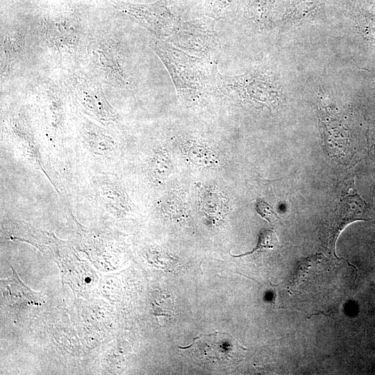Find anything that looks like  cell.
<instances>
[{
    "label": "cell",
    "mask_w": 375,
    "mask_h": 375,
    "mask_svg": "<svg viewBox=\"0 0 375 375\" xmlns=\"http://www.w3.org/2000/svg\"><path fill=\"white\" fill-rule=\"evenodd\" d=\"M117 132V128L101 126L75 110L72 144L74 175L83 172H116L121 151Z\"/></svg>",
    "instance_id": "cell-1"
},
{
    "label": "cell",
    "mask_w": 375,
    "mask_h": 375,
    "mask_svg": "<svg viewBox=\"0 0 375 375\" xmlns=\"http://www.w3.org/2000/svg\"><path fill=\"white\" fill-rule=\"evenodd\" d=\"M149 45L166 67L181 100L194 101L215 90L219 73L215 64L156 38H151Z\"/></svg>",
    "instance_id": "cell-2"
},
{
    "label": "cell",
    "mask_w": 375,
    "mask_h": 375,
    "mask_svg": "<svg viewBox=\"0 0 375 375\" xmlns=\"http://www.w3.org/2000/svg\"><path fill=\"white\" fill-rule=\"evenodd\" d=\"M65 85L76 111L101 126L117 128L119 115L107 100L100 81L91 73L72 72L67 77Z\"/></svg>",
    "instance_id": "cell-3"
},
{
    "label": "cell",
    "mask_w": 375,
    "mask_h": 375,
    "mask_svg": "<svg viewBox=\"0 0 375 375\" xmlns=\"http://www.w3.org/2000/svg\"><path fill=\"white\" fill-rule=\"evenodd\" d=\"M1 137L12 152L31 167L42 171L51 183L31 117L22 110L8 112L1 122Z\"/></svg>",
    "instance_id": "cell-4"
},
{
    "label": "cell",
    "mask_w": 375,
    "mask_h": 375,
    "mask_svg": "<svg viewBox=\"0 0 375 375\" xmlns=\"http://www.w3.org/2000/svg\"><path fill=\"white\" fill-rule=\"evenodd\" d=\"M86 57L91 74L99 81L119 91L129 88L122 59L111 42L102 38L91 40L86 46Z\"/></svg>",
    "instance_id": "cell-5"
},
{
    "label": "cell",
    "mask_w": 375,
    "mask_h": 375,
    "mask_svg": "<svg viewBox=\"0 0 375 375\" xmlns=\"http://www.w3.org/2000/svg\"><path fill=\"white\" fill-rule=\"evenodd\" d=\"M178 348L190 349L197 359L203 362L226 365L235 362L242 351L247 350L230 334L220 332L200 334L193 339L190 345Z\"/></svg>",
    "instance_id": "cell-6"
},
{
    "label": "cell",
    "mask_w": 375,
    "mask_h": 375,
    "mask_svg": "<svg viewBox=\"0 0 375 375\" xmlns=\"http://www.w3.org/2000/svg\"><path fill=\"white\" fill-rule=\"evenodd\" d=\"M122 9L133 17L155 38L167 41L179 28L181 22L166 6V0L151 5L122 4Z\"/></svg>",
    "instance_id": "cell-7"
},
{
    "label": "cell",
    "mask_w": 375,
    "mask_h": 375,
    "mask_svg": "<svg viewBox=\"0 0 375 375\" xmlns=\"http://www.w3.org/2000/svg\"><path fill=\"white\" fill-rule=\"evenodd\" d=\"M41 31L47 47L60 58H69L77 52L83 34L79 23L68 18L47 21Z\"/></svg>",
    "instance_id": "cell-8"
},
{
    "label": "cell",
    "mask_w": 375,
    "mask_h": 375,
    "mask_svg": "<svg viewBox=\"0 0 375 375\" xmlns=\"http://www.w3.org/2000/svg\"><path fill=\"white\" fill-rule=\"evenodd\" d=\"M370 207L356 190L343 197L335 209L326 229V246L335 253V244L340 233L355 221L374 219L369 215Z\"/></svg>",
    "instance_id": "cell-9"
},
{
    "label": "cell",
    "mask_w": 375,
    "mask_h": 375,
    "mask_svg": "<svg viewBox=\"0 0 375 375\" xmlns=\"http://www.w3.org/2000/svg\"><path fill=\"white\" fill-rule=\"evenodd\" d=\"M166 42L185 51L206 53L215 42L213 30L201 22L181 23L178 31Z\"/></svg>",
    "instance_id": "cell-10"
},
{
    "label": "cell",
    "mask_w": 375,
    "mask_h": 375,
    "mask_svg": "<svg viewBox=\"0 0 375 375\" xmlns=\"http://www.w3.org/2000/svg\"><path fill=\"white\" fill-rule=\"evenodd\" d=\"M26 36L24 30H8L1 36V72H10L19 63L26 52Z\"/></svg>",
    "instance_id": "cell-11"
},
{
    "label": "cell",
    "mask_w": 375,
    "mask_h": 375,
    "mask_svg": "<svg viewBox=\"0 0 375 375\" xmlns=\"http://www.w3.org/2000/svg\"><path fill=\"white\" fill-rule=\"evenodd\" d=\"M1 283L3 297L10 304L39 306L43 303L42 295L32 291L24 285L13 269L12 275L6 279L1 280Z\"/></svg>",
    "instance_id": "cell-12"
},
{
    "label": "cell",
    "mask_w": 375,
    "mask_h": 375,
    "mask_svg": "<svg viewBox=\"0 0 375 375\" xmlns=\"http://www.w3.org/2000/svg\"><path fill=\"white\" fill-rule=\"evenodd\" d=\"M153 315L156 317H170L174 314L173 295L166 290H155L150 297Z\"/></svg>",
    "instance_id": "cell-13"
},
{
    "label": "cell",
    "mask_w": 375,
    "mask_h": 375,
    "mask_svg": "<svg viewBox=\"0 0 375 375\" xmlns=\"http://www.w3.org/2000/svg\"><path fill=\"white\" fill-rule=\"evenodd\" d=\"M321 0H294L289 6L285 18L299 19L307 17L315 10Z\"/></svg>",
    "instance_id": "cell-14"
},
{
    "label": "cell",
    "mask_w": 375,
    "mask_h": 375,
    "mask_svg": "<svg viewBox=\"0 0 375 375\" xmlns=\"http://www.w3.org/2000/svg\"><path fill=\"white\" fill-rule=\"evenodd\" d=\"M278 241L277 236L272 230H262L260 231L257 245L251 251L240 254V255H231L232 257L238 258L247 255L251 254L255 252H260L265 249H274L277 247Z\"/></svg>",
    "instance_id": "cell-15"
},
{
    "label": "cell",
    "mask_w": 375,
    "mask_h": 375,
    "mask_svg": "<svg viewBox=\"0 0 375 375\" xmlns=\"http://www.w3.org/2000/svg\"><path fill=\"white\" fill-rule=\"evenodd\" d=\"M206 10L209 17L221 18L225 17L233 0H206Z\"/></svg>",
    "instance_id": "cell-16"
},
{
    "label": "cell",
    "mask_w": 375,
    "mask_h": 375,
    "mask_svg": "<svg viewBox=\"0 0 375 375\" xmlns=\"http://www.w3.org/2000/svg\"><path fill=\"white\" fill-rule=\"evenodd\" d=\"M255 208L256 212L270 223H274L279 219L278 215L272 206L262 199H257Z\"/></svg>",
    "instance_id": "cell-17"
},
{
    "label": "cell",
    "mask_w": 375,
    "mask_h": 375,
    "mask_svg": "<svg viewBox=\"0 0 375 375\" xmlns=\"http://www.w3.org/2000/svg\"><path fill=\"white\" fill-rule=\"evenodd\" d=\"M368 147L369 153L375 158V124H371L369 128Z\"/></svg>",
    "instance_id": "cell-18"
},
{
    "label": "cell",
    "mask_w": 375,
    "mask_h": 375,
    "mask_svg": "<svg viewBox=\"0 0 375 375\" xmlns=\"http://www.w3.org/2000/svg\"><path fill=\"white\" fill-rule=\"evenodd\" d=\"M374 223V225H375V222Z\"/></svg>",
    "instance_id": "cell-19"
}]
</instances>
